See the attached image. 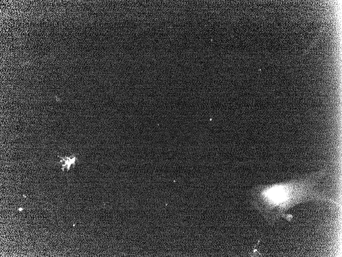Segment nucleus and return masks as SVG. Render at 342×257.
Wrapping results in <instances>:
<instances>
[{"label":"nucleus","instance_id":"f257e3e1","mask_svg":"<svg viewBox=\"0 0 342 257\" xmlns=\"http://www.w3.org/2000/svg\"><path fill=\"white\" fill-rule=\"evenodd\" d=\"M325 173L323 170L301 179L258 186L251 191V203L270 225L281 218L290 221L292 216L287 211L300 203L322 201L338 205L317 189Z\"/></svg>","mask_w":342,"mask_h":257}]
</instances>
